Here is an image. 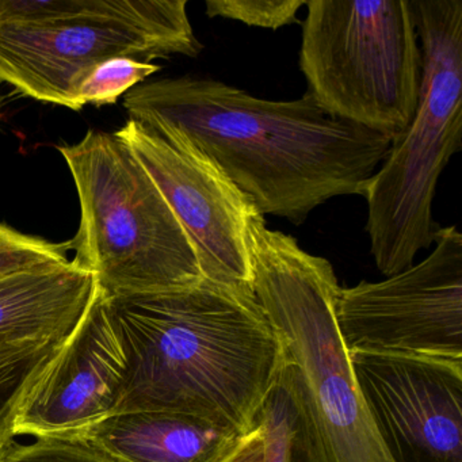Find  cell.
Listing matches in <instances>:
<instances>
[{
  "mask_svg": "<svg viewBox=\"0 0 462 462\" xmlns=\"http://www.w3.org/2000/svg\"><path fill=\"white\" fill-rule=\"evenodd\" d=\"M124 107L151 131L185 137L262 216L294 224L329 199L364 197L392 143L328 115L308 91L270 101L210 78L140 83Z\"/></svg>",
  "mask_w": 462,
  "mask_h": 462,
  "instance_id": "1",
  "label": "cell"
},
{
  "mask_svg": "<svg viewBox=\"0 0 462 462\" xmlns=\"http://www.w3.org/2000/svg\"><path fill=\"white\" fill-rule=\"evenodd\" d=\"M105 304L126 359L117 413L172 411L240 435L253 430L256 410L286 362L254 291L202 278Z\"/></svg>",
  "mask_w": 462,
  "mask_h": 462,
  "instance_id": "2",
  "label": "cell"
},
{
  "mask_svg": "<svg viewBox=\"0 0 462 462\" xmlns=\"http://www.w3.org/2000/svg\"><path fill=\"white\" fill-rule=\"evenodd\" d=\"M247 240L254 293L296 369L327 462H391L337 328L334 267L291 235L267 228L259 212Z\"/></svg>",
  "mask_w": 462,
  "mask_h": 462,
  "instance_id": "3",
  "label": "cell"
},
{
  "mask_svg": "<svg viewBox=\"0 0 462 462\" xmlns=\"http://www.w3.org/2000/svg\"><path fill=\"white\" fill-rule=\"evenodd\" d=\"M188 0H0V83L82 110L79 90L106 61L197 58Z\"/></svg>",
  "mask_w": 462,
  "mask_h": 462,
  "instance_id": "4",
  "label": "cell"
},
{
  "mask_svg": "<svg viewBox=\"0 0 462 462\" xmlns=\"http://www.w3.org/2000/svg\"><path fill=\"white\" fill-rule=\"evenodd\" d=\"M421 50L415 116L367 186L366 232L385 277L434 245L438 180L462 145V0H410Z\"/></svg>",
  "mask_w": 462,
  "mask_h": 462,
  "instance_id": "5",
  "label": "cell"
},
{
  "mask_svg": "<svg viewBox=\"0 0 462 462\" xmlns=\"http://www.w3.org/2000/svg\"><path fill=\"white\" fill-rule=\"evenodd\" d=\"M59 152L80 202L72 262L96 277L105 299L185 288L204 278L185 229L117 134L90 131Z\"/></svg>",
  "mask_w": 462,
  "mask_h": 462,
  "instance_id": "6",
  "label": "cell"
},
{
  "mask_svg": "<svg viewBox=\"0 0 462 462\" xmlns=\"http://www.w3.org/2000/svg\"><path fill=\"white\" fill-rule=\"evenodd\" d=\"M300 69L328 115L392 140L415 116L420 44L410 0H307Z\"/></svg>",
  "mask_w": 462,
  "mask_h": 462,
  "instance_id": "7",
  "label": "cell"
},
{
  "mask_svg": "<svg viewBox=\"0 0 462 462\" xmlns=\"http://www.w3.org/2000/svg\"><path fill=\"white\" fill-rule=\"evenodd\" d=\"M420 263L378 282L340 288L337 328L348 353L462 361V235L439 228Z\"/></svg>",
  "mask_w": 462,
  "mask_h": 462,
  "instance_id": "8",
  "label": "cell"
},
{
  "mask_svg": "<svg viewBox=\"0 0 462 462\" xmlns=\"http://www.w3.org/2000/svg\"><path fill=\"white\" fill-rule=\"evenodd\" d=\"M116 134L139 159L185 229L202 277L254 291L247 231L258 210L250 199L180 134H158L132 120Z\"/></svg>",
  "mask_w": 462,
  "mask_h": 462,
  "instance_id": "9",
  "label": "cell"
},
{
  "mask_svg": "<svg viewBox=\"0 0 462 462\" xmlns=\"http://www.w3.org/2000/svg\"><path fill=\"white\" fill-rule=\"evenodd\" d=\"M391 462H462V361L350 353Z\"/></svg>",
  "mask_w": 462,
  "mask_h": 462,
  "instance_id": "10",
  "label": "cell"
},
{
  "mask_svg": "<svg viewBox=\"0 0 462 462\" xmlns=\"http://www.w3.org/2000/svg\"><path fill=\"white\" fill-rule=\"evenodd\" d=\"M125 378V354L98 289L79 326L18 408L13 434L77 439L117 413Z\"/></svg>",
  "mask_w": 462,
  "mask_h": 462,
  "instance_id": "11",
  "label": "cell"
},
{
  "mask_svg": "<svg viewBox=\"0 0 462 462\" xmlns=\"http://www.w3.org/2000/svg\"><path fill=\"white\" fill-rule=\"evenodd\" d=\"M97 294L96 277L72 261L0 275V340L69 339Z\"/></svg>",
  "mask_w": 462,
  "mask_h": 462,
  "instance_id": "12",
  "label": "cell"
},
{
  "mask_svg": "<svg viewBox=\"0 0 462 462\" xmlns=\"http://www.w3.org/2000/svg\"><path fill=\"white\" fill-rule=\"evenodd\" d=\"M243 435L172 411L118 412L77 439L116 462H218Z\"/></svg>",
  "mask_w": 462,
  "mask_h": 462,
  "instance_id": "13",
  "label": "cell"
},
{
  "mask_svg": "<svg viewBox=\"0 0 462 462\" xmlns=\"http://www.w3.org/2000/svg\"><path fill=\"white\" fill-rule=\"evenodd\" d=\"M264 437L263 462H327L296 369L286 361L254 416Z\"/></svg>",
  "mask_w": 462,
  "mask_h": 462,
  "instance_id": "14",
  "label": "cell"
},
{
  "mask_svg": "<svg viewBox=\"0 0 462 462\" xmlns=\"http://www.w3.org/2000/svg\"><path fill=\"white\" fill-rule=\"evenodd\" d=\"M64 340H0V435L13 432L18 408L64 346Z\"/></svg>",
  "mask_w": 462,
  "mask_h": 462,
  "instance_id": "15",
  "label": "cell"
},
{
  "mask_svg": "<svg viewBox=\"0 0 462 462\" xmlns=\"http://www.w3.org/2000/svg\"><path fill=\"white\" fill-rule=\"evenodd\" d=\"M161 67L140 63L131 59H113L94 69L93 74L80 86V106L91 104L96 106L115 104L123 94L128 93Z\"/></svg>",
  "mask_w": 462,
  "mask_h": 462,
  "instance_id": "16",
  "label": "cell"
},
{
  "mask_svg": "<svg viewBox=\"0 0 462 462\" xmlns=\"http://www.w3.org/2000/svg\"><path fill=\"white\" fill-rule=\"evenodd\" d=\"M307 0H207L209 18H226L254 28L278 31L300 23L297 13Z\"/></svg>",
  "mask_w": 462,
  "mask_h": 462,
  "instance_id": "17",
  "label": "cell"
},
{
  "mask_svg": "<svg viewBox=\"0 0 462 462\" xmlns=\"http://www.w3.org/2000/svg\"><path fill=\"white\" fill-rule=\"evenodd\" d=\"M4 462H116L79 439L42 438L31 445L14 443Z\"/></svg>",
  "mask_w": 462,
  "mask_h": 462,
  "instance_id": "18",
  "label": "cell"
},
{
  "mask_svg": "<svg viewBox=\"0 0 462 462\" xmlns=\"http://www.w3.org/2000/svg\"><path fill=\"white\" fill-rule=\"evenodd\" d=\"M264 437L259 427H254L248 434L243 435L231 451L218 462H263Z\"/></svg>",
  "mask_w": 462,
  "mask_h": 462,
  "instance_id": "19",
  "label": "cell"
},
{
  "mask_svg": "<svg viewBox=\"0 0 462 462\" xmlns=\"http://www.w3.org/2000/svg\"><path fill=\"white\" fill-rule=\"evenodd\" d=\"M14 438L13 432H5V434L0 435V462L5 461L7 454L14 446Z\"/></svg>",
  "mask_w": 462,
  "mask_h": 462,
  "instance_id": "20",
  "label": "cell"
}]
</instances>
